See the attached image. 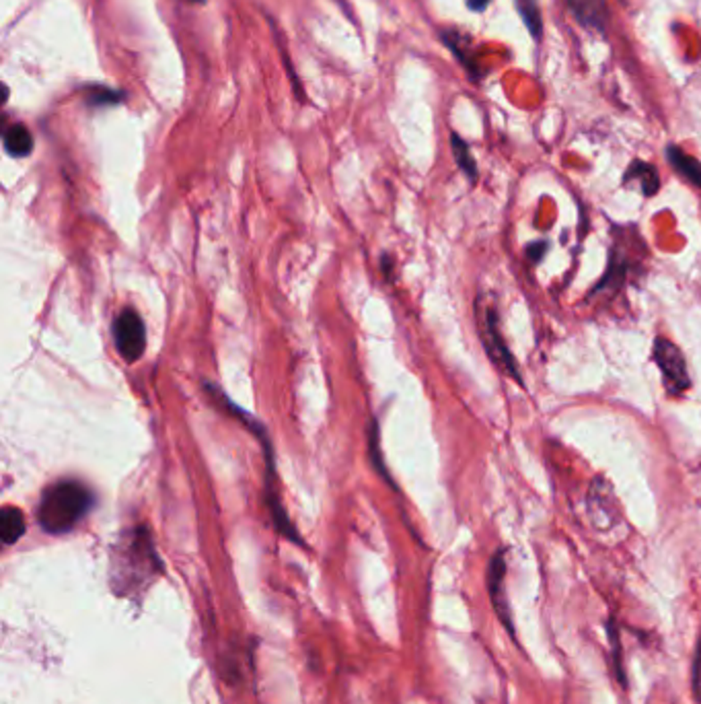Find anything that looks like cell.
I'll use <instances>...</instances> for the list:
<instances>
[{
  "label": "cell",
  "instance_id": "30bf717a",
  "mask_svg": "<svg viewBox=\"0 0 701 704\" xmlns=\"http://www.w3.org/2000/svg\"><path fill=\"white\" fill-rule=\"evenodd\" d=\"M625 181H636L644 196H655L660 188L656 167L644 163V161H634L630 165L628 172H625Z\"/></svg>",
  "mask_w": 701,
  "mask_h": 704
},
{
  "label": "cell",
  "instance_id": "7a4b0ae2",
  "mask_svg": "<svg viewBox=\"0 0 701 704\" xmlns=\"http://www.w3.org/2000/svg\"><path fill=\"white\" fill-rule=\"evenodd\" d=\"M95 505L93 490L79 480H58L42 492L38 524L46 533L63 536L71 532Z\"/></svg>",
  "mask_w": 701,
  "mask_h": 704
},
{
  "label": "cell",
  "instance_id": "9c48e42d",
  "mask_svg": "<svg viewBox=\"0 0 701 704\" xmlns=\"http://www.w3.org/2000/svg\"><path fill=\"white\" fill-rule=\"evenodd\" d=\"M4 142V151L11 155V157H29L33 151V137L31 132L27 130L25 124H11L6 128L3 134Z\"/></svg>",
  "mask_w": 701,
  "mask_h": 704
},
{
  "label": "cell",
  "instance_id": "5b68a950",
  "mask_svg": "<svg viewBox=\"0 0 701 704\" xmlns=\"http://www.w3.org/2000/svg\"><path fill=\"white\" fill-rule=\"evenodd\" d=\"M480 331L481 342L486 347L488 355L492 356V361L498 365L500 369H505L510 377H514L521 383V375L516 371V363L513 355H510L508 347L505 344V338L500 336L498 322H496V311L492 307H483L480 314Z\"/></svg>",
  "mask_w": 701,
  "mask_h": 704
},
{
  "label": "cell",
  "instance_id": "7c38bea8",
  "mask_svg": "<svg viewBox=\"0 0 701 704\" xmlns=\"http://www.w3.org/2000/svg\"><path fill=\"white\" fill-rule=\"evenodd\" d=\"M451 147H453L455 161H457V165L461 167V172L465 173L469 180L475 181V178H478V165H475V159L472 157V151H469L467 142L463 140L459 134H453V137H451Z\"/></svg>",
  "mask_w": 701,
  "mask_h": 704
},
{
  "label": "cell",
  "instance_id": "4fadbf2b",
  "mask_svg": "<svg viewBox=\"0 0 701 704\" xmlns=\"http://www.w3.org/2000/svg\"><path fill=\"white\" fill-rule=\"evenodd\" d=\"M516 9H519L522 21L530 29L533 36H541V15H539V6H537V0H516Z\"/></svg>",
  "mask_w": 701,
  "mask_h": 704
},
{
  "label": "cell",
  "instance_id": "ba28073f",
  "mask_svg": "<svg viewBox=\"0 0 701 704\" xmlns=\"http://www.w3.org/2000/svg\"><path fill=\"white\" fill-rule=\"evenodd\" d=\"M666 159L680 178H685L691 186L701 188V163L696 157L687 155L683 148L669 147L666 148Z\"/></svg>",
  "mask_w": 701,
  "mask_h": 704
},
{
  "label": "cell",
  "instance_id": "52a82bcc",
  "mask_svg": "<svg viewBox=\"0 0 701 704\" xmlns=\"http://www.w3.org/2000/svg\"><path fill=\"white\" fill-rule=\"evenodd\" d=\"M568 9L578 23L595 31H605L609 23L607 0H566Z\"/></svg>",
  "mask_w": 701,
  "mask_h": 704
},
{
  "label": "cell",
  "instance_id": "3957f363",
  "mask_svg": "<svg viewBox=\"0 0 701 704\" xmlns=\"http://www.w3.org/2000/svg\"><path fill=\"white\" fill-rule=\"evenodd\" d=\"M113 344L126 363H136L145 355L146 328L138 311L124 309L113 322Z\"/></svg>",
  "mask_w": 701,
  "mask_h": 704
},
{
  "label": "cell",
  "instance_id": "2e32d148",
  "mask_svg": "<svg viewBox=\"0 0 701 704\" xmlns=\"http://www.w3.org/2000/svg\"><path fill=\"white\" fill-rule=\"evenodd\" d=\"M194 3H202V0H194Z\"/></svg>",
  "mask_w": 701,
  "mask_h": 704
},
{
  "label": "cell",
  "instance_id": "5bb4252c",
  "mask_svg": "<svg viewBox=\"0 0 701 704\" xmlns=\"http://www.w3.org/2000/svg\"><path fill=\"white\" fill-rule=\"evenodd\" d=\"M88 104L93 105H105V104H118L121 99V95L113 89H104V87H95V89L88 93Z\"/></svg>",
  "mask_w": 701,
  "mask_h": 704
},
{
  "label": "cell",
  "instance_id": "8fae6325",
  "mask_svg": "<svg viewBox=\"0 0 701 704\" xmlns=\"http://www.w3.org/2000/svg\"><path fill=\"white\" fill-rule=\"evenodd\" d=\"M25 533V517L17 507H4L0 513V536H3L4 546L17 544Z\"/></svg>",
  "mask_w": 701,
  "mask_h": 704
},
{
  "label": "cell",
  "instance_id": "9a60e30c",
  "mask_svg": "<svg viewBox=\"0 0 701 704\" xmlns=\"http://www.w3.org/2000/svg\"><path fill=\"white\" fill-rule=\"evenodd\" d=\"M489 3H492V0H467V6L475 13H481V11L488 9Z\"/></svg>",
  "mask_w": 701,
  "mask_h": 704
},
{
  "label": "cell",
  "instance_id": "277c9868",
  "mask_svg": "<svg viewBox=\"0 0 701 704\" xmlns=\"http://www.w3.org/2000/svg\"><path fill=\"white\" fill-rule=\"evenodd\" d=\"M655 361L658 363L660 371H663L664 383L669 388L671 394H683L689 388V375H687V365L675 344L666 338H656L655 342Z\"/></svg>",
  "mask_w": 701,
  "mask_h": 704
},
{
  "label": "cell",
  "instance_id": "8992f818",
  "mask_svg": "<svg viewBox=\"0 0 701 704\" xmlns=\"http://www.w3.org/2000/svg\"><path fill=\"white\" fill-rule=\"evenodd\" d=\"M505 577H506V558L505 550H500L496 557L489 560L488 566V589H489V598H492V604L498 612L502 624H505L510 633H513V618H510V606L506 599V587H505Z\"/></svg>",
  "mask_w": 701,
  "mask_h": 704
},
{
  "label": "cell",
  "instance_id": "6da1fadb",
  "mask_svg": "<svg viewBox=\"0 0 701 704\" xmlns=\"http://www.w3.org/2000/svg\"><path fill=\"white\" fill-rule=\"evenodd\" d=\"M161 573L163 563L146 527H134L113 548L110 581L113 593L121 598H132L146 589Z\"/></svg>",
  "mask_w": 701,
  "mask_h": 704
}]
</instances>
